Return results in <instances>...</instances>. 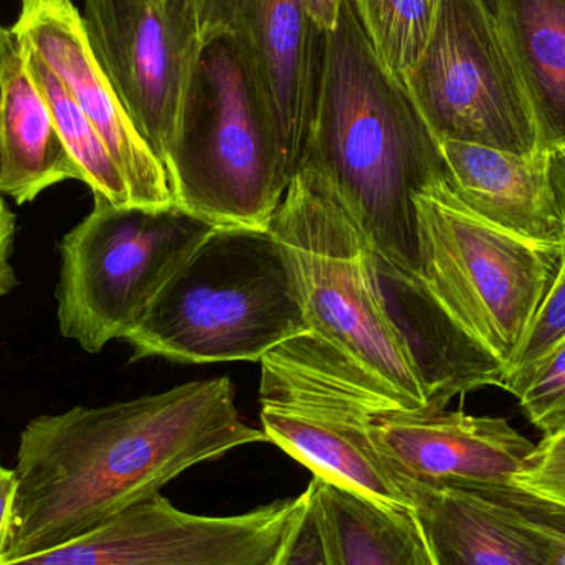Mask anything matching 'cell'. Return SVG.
<instances>
[{
	"mask_svg": "<svg viewBox=\"0 0 565 565\" xmlns=\"http://www.w3.org/2000/svg\"><path fill=\"white\" fill-rule=\"evenodd\" d=\"M267 441L238 414L231 379L40 415L17 450V531L6 559L42 553L161 494L184 471Z\"/></svg>",
	"mask_w": 565,
	"mask_h": 565,
	"instance_id": "6da1fadb",
	"label": "cell"
},
{
	"mask_svg": "<svg viewBox=\"0 0 565 565\" xmlns=\"http://www.w3.org/2000/svg\"><path fill=\"white\" fill-rule=\"evenodd\" d=\"M305 164L334 185L367 235L382 277L420 285L414 198L447 181V166L407 86L375 55L351 0H342L338 25L326 33Z\"/></svg>",
	"mask_w": 565,
	"mask_h": 565,
	"instance_id": "7a4b0ae2",
	"label": "cell"
},
{
	"mask_svg": "<svg viewBox=\"0 0 565 565\" xmlns=\"http://www.w3.org/2000/svg\"><path fill=\"white\" fill-rule=\"evenodd\" d=\"M268 227L295 265L311 338L395 407L438 412L377 255L329 179L302 166Z\"/></svg>",
	"mask_w": 565,
	"mask_h": 565,
	"instance_id": "3957f363",
	"label": "cell"
},
{
	"mask_svg": "<svg viewBox=\"0 0 565 565\" xmlns=\"http://www.w3.org/2000/svg\"><path fill=\"white\" fill-rule=\"evenodd\" d=\"M295 265L268 225H218L122 341L132 361L257 362L308 334Z\"/></svg>",
	"mask_w": 565,
	"mask_h": 565,
	"instance_id": "277c9868",
	"label": "cell"
},
{
	"mask_svg": "<svg viewBox=\"0 0 565 565\" xmlns=\"http://www.w3.org/2000/svg\"><path fill=\"white\" fill-rule=\"evenodd\" d=\"M166 172L175 204L217 225L264 227L280 207L288 182L267 108L228 36L204 43Z\"/></svg>",
	"mask_w": 565,
	"mask_h": 565,
	"instance_id": "5b68a950",
	"label": "cell"
},
{
	"mask_svg": "<svg viewBox=\"0 0 565 565\" xmlns=\"http://www.w3.org/2000/svg\"><path fill=\"white\" fill-rule=\"evenodd\" d=\"M414 202L422 282L510 371L559 270L563 245L481 217L448 181L428 185Z\"/></svg>",
	"mask_w": 565,
	"mask_h": 565,
	"instance_id": "8992f818",
	"label": "cell"
},
{
	"mask_svg": "<svg viewBox=\"0 0 565 565\" xmlns=\"http://www.w3.org/2000/svg\"><path fill=\"white\" fill-rule=\"evenodd\" d=\"M93 211L60 244L58 328L89 354L135 328L152 299L218 227L168 207L111 204Z\"/></svg>",
	"mask_w": 565,
	"mask_h": 565,
	"instance_id": "52a82bcc",
	"label": "cell"
},
{
	"mask_svg": "<svg viewBox=\"0 0 565 565\" xmlns=\"http://www.w3.org/2000/svg\"><path fill=\"white\" fill-rule=\"evenodd\" d=\"M405 86L438 141L518 154L543 146L487 0H438L427 49Z\"/></svg>",
	"mask_w": 565,
	"mask_h": 565,
	"instance_id": "ba28073f",
	"label": "cell"
},
{
	"mask_svg": "<svg viewBox=\"0 0 565 565\" xmlns=\"http://www.w3.org/2000/svg\"><path fill=\"white\" fill-rule=\"evenodd\" d=\"M86 40L126 115L166 168L204 40L192 0H85Z\"/></svg>",
	"mask_w": 565,
	"mask_h": 565,
	"instance_id": "9c48e42d",
	"label": "cell"
},
{
	"mask_svg": "<svg viewBox=\"0 0 565 565\" xmlns=\"http://www.w3.org/2000/svg\"><path fill=\"white\" fill-rule=\"evenodd\" d=\"M299 507L301 497L207 516L158 494L66 543L0 565H275Z\"/></svg>",
	"mask_w": 565,
	"mask_h": 565,
	"instance_id": "30bf717a",
	"label": "cell"
},
{
	"mask_svg": "<svg viewBox=\"0 0 565 565\" xmlns=\"http://www.w3.org/2000/svg\"><path fill=\"white\" fill-rule=\"evenodd\" d=\"M204 43L228 36L247 60L267 108L285 181H292L311 141L326 33L305 0H192Z\"/></svg>",
	"mask_w": 565,
	"mask_h": 565,
	"instance_id": "8fae6325",
	"label": "cell"
},
{
	"mask_svg": "<svg viewBox=\"0 0 565 565\" xmlns=\"http://www.w3.org/2000/svg\"><path fill=\"white\" fill-rule=\"evenodd\" d=\"M369 431L404 488L513 484L536 450L507 418L475 417L461 411H402L387 398H379L372 407Z\"/></svg>",
	"mask_w": 565,
	"mask_h": 565,
	"instance_id": "7c38bea8",
	"label": "cell"
},
{
	"mask_svg": "<svg viewBox=\"0 0 565 565\" xmlns=\"http://www.w3.org/2000/svg\"><path fill=\"white\" fill-rule=\"evenodd\" d=\"M9 32L55 73L85 113L125 175L132 204H175L164 166L136 131L93 56L82 13L73 0H20L19 17Z\"/></svg>",
	"mask_w": 565,
	"mask_h": 565,
	"instance_id": "4fadbf2b",
	"label": "cell"
},
{
	"mask_svg": "<svg viewBox=\"0 0 565 565\" xmlns=\"http://www.w3.org/2000/svg\"><path fill=\"white\" fill-rule=\"evenodd\" d=\"M440 149L448 184L468 207L531 241L563 245L553 149L518 154L458 141H440Z\"/></svg>",
	"mask_w": 565,
	"mask_h": 565,
	"instance_id": "5bb4252c",
	"label": "cell"
},
{
	"mask_svg": "<svg viewBox=\"0 0 565 565\" xmlns=\"http://www.w3.org/2000/svg\"><path fill=\"white\" fill-rule=\"evenodd\" d=\"M405 491L434 565H547L536 531L483 488Z\"/></svg>",
	"mask_w": 565,
	"mask_h": 565,
	"instance_id": "9a60e30c",
	"label": "cell"
},
{
	"mask_svg": "<svg viewBox=\"0 0 565 565\" xmlns=\"http://www.w3.org/2000/svg\"><path fill=\"white\" fill-rule=\"evenodd\" d=\"M79 172L66 151L45 96L7 32L0 73V195L17 205L35 201Z\"/></svg>",
	"mask_w": 565,
	"mask_h": 565,
	"instance_id": "2e32d148",
	"label": "cell"
},
{
	"mask_svg": "<svg viewBox=\"0 0 565 565\" xmlns=\"http://www.w3.org/2000/svg\"><path fill=\"white\" fill-rule=\"evenodd\" d=\"M520 73L541 142L565 149V0H487Z\"/></svg>",
	"mask_w": 565,
	"mask_h": 565,
	"instance_id": "e0dca14e",
	"label": "cell"
},
{
	"mask_svg": "<svg viewBox=\"0 0 565 565\" xmlns=\"http://www.w3.org/2000/svg\"><path fill=\"white\" fill-rule=\"evenodd\" d=\"M334 565H434L412 511L395 510L312 477Z\"/></svg>",
	"mask_w": 565,
	"mask_h": 565,
	"instance_id": "ac0fdd59",
	"label": "cell"
},
{
	"mask_svg": "<svg viewBox=\"0 0 565 565\" xmlns=\"http://www.w3.org/2000/svg\"><path fill=\"white\" fill-rule=\"evenodd\" d=\"M19 46L26 68L49 103L60 138L78 169L79 181L85 182L96 198L106 199L119 207L135 205L125 175L85 113L35 52L22 43Z\"/></svg>",
	"mask_w": 565,
	"mask_h": 565,
	"instance_id": "d6986e66",
	"label": "cell"
},
{
	"mask_svg": "<svg viewBox=\"0 0 565 565\" xmlns=\"http://www.w3.org/2000/svg\"><path fill=\"white\" fill-rule=\"evenodd\" d=\"M382 65L405 83L420 62L438 0H351Z\"/></svg>",
	"mask_w": 565,
	"mask_h": 565,
	"instance_id": "ffe728a7",
	"label": "cell"
},
{
	"mask_svg": "<svg viewBox=\"0 0 565 565\" xmlns=\"http://www.w3.org/2000/svg\"><path fill=\"white\" fill-rule=\"evenodd\" d=\"M514 397L544 437L565 428V338L524 379Z\"/></svg>",
	"mask_w": 565,
	"mask_h": 565,
	"instance_id": "44dd1931",
	"label": "cell"
},
{
	"mask_svg": "<svg viewBox=\"0 0 565 565\" xmlns=\"http://www.w3.org/2000/svg\"><path fill=\"white\" fill-rule=\"evenodd\" d=\"M564 214L563 260L554 278L550 292L544 298L523 348L518 352L513 365L508 371L504 391L516 394L531 369L565 338V198L561 199Z\"/></svg>",
	"mask_w": 565,
	"mask_h": 565,
	"instance_id": "7402d4cb",
	"label": "cell"
},
{
	"mask_svg": "<svg viewBox=\"0 0 565 565\" xmlns=\"http://www.w3.org/2000/svg\"><path fill=\"white\" fill-rule=\"evenodd\" d=\"M480 488L507 504L536 531L546 551L547 565H565V501L520 483Z\"/></svg>",
	"mask_w": 565,
	"mask_h": 565,
	"instance_id": "603a6c76",
	"label": "cell"
},
{
	"mask_svg": "<svg viewBox=\"0 0 565 565\" xmlns=\"http://www.w3.org/2000/svg\"><path fill=\"white\" fill-rule=\"evenodd\" d=\"M275 565H334L311 483L301 493L298 518Z\"/></svg>",
	"mask_w": 565,
	"mask_h": 565,
	"instance_id": "cb8c5ba5",
	"label": "cell"
},
{
	"mask_svg": "<svg viewBox=\"0 0 565 565\" xmlns=\"http://www.w3.org/2000/svg\"><path fill=\"white\" fill-rule=\"evenodd\" d=\"M516 483L565 501V428L559 434L543 437L530 467Z\"/></svg>",
	"mask_w": 565,
	"mask_h": 565,
	"instance_id": "d4e9b609",
	"label": "cell"
},
{
	"mask_svg": "<svg viewBox=\"0 0 565 565\" xmlns=\"http://www.w3.org/2000/svg\"><path fill=\"white\" fill-rule=\"evenodd\" d=\"M19 477L15 468L0 465V561L6 559L17 531Z\"/></svg>",
	"mask_w": 565,
	"mask_h": 565,
	"instance_id": "484cf974",
	"label": "cell"
},
{
	"mask_svg": "<svg viewBox=\"0 0 565 565\" xmlns=\"http://www.w3.org/2000/svg\"><path fill=\"white\" fill-rule=\"evenodd\" d=\"M15 238V215L7 207L0 195V298L9 295L17 286L15 270L10 264Z\"/></svg>",
	"mask_w": 565,
	"mask_h": 565,
	"instance_id": "4316f807",
	"label": "cell"
},
{
	"mask_svg": "<svg viewBox=\"0 0 565 565\" xmlns=\"http://www.w3.org/2000/svg\"><path fill=\"white\" fill-rule=\"evenodd\" d=\"M309 17L322 32L329 33L338 25L342 0H305Z\"/></svg>",
	"mask_w": 565,
	"mask_h": 565,
	"instance_id": "83f0119b",
	"label": "cell"
},
{
	"mask_svg": "<svg viewBox=\"0 0 565 565\" xmlns=\"http://www.w3.org/2000/svg\"><path fill=\"white\" fill-rule=\"evenodd\" d=\"M554 151V181H556L557 194L565 198V149Z\"/></svg>",
	"mask_w": 565,
	"mask_h": 565,
	"instance_id": "f1b7e54d",
	"label": "cell"
},
{
	"mask_svg": "<svg viewBox=\"0 0 565 565\" xmlns=\"http://www.w3.org/2000/svg\"><path fill=\"white\" fill-rule=\"evenodd\" d=\"M7 32H9V29H3V26L0 25V73H2V50L3 40H6Z\"/></svg>",
	"mask_w": 565,
	"mask_h": 565,
	"instance_id": "f546056e",
	"label": "cell"
}]
</instances>
